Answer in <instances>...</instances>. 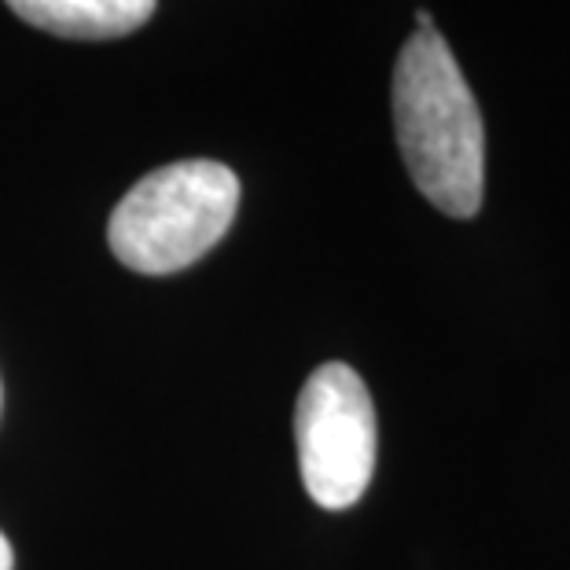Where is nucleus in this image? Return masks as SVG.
Masks as SVG:
<instances>
[{
	"instance_id": "f257e3e1",
	"label": "nucleus",
	"mask_w": 570,
	"mask_h": 570,
	"mask_svg": "<svg viewBox=\"0 0 570 570\" xmlns=\"http://www.w3.org/2000/svg\"><path fill=\"white\" fill-rule=\"evenodd\" d=\"M394 129L405 169L449 217H475L487 180V132L464 70L439 30H416L394 67Z\"/></svg>"
},
{
	"instance_id": "f03ea898",
	"label": "nucleus",
	"mask_w": 570,
	"mask_h": 570,
	"mask_svg": "<svg viewBox=\"0 0 570 570\" xmlns=\"http://www.w3.org/2000/svg\"><path fill=\"white\" fill-rule=\"evenodd\" d=\"M239 206V177L222 163L188 159L140 177L115 206L107 244L132 273L188 269L222 244Z\"/></svg>"
},
{
	"instance_id": "7ed1b4c3",
	"label": "nucleus",
	"mask_w": 570,
	"mask_h": 570,
	"mask_svg": "<svg viewBox=\"0 0 570 570\" xmlns=\"http://www.w3.org/2000/svg\"><path fill=\"white\" fill-rule=\"evenodd\" d=\"M298 468L309 497L343 512L365 497L375 471V409L365 380L327 361L309 375L295 409Z\"/></svg>"
},
{
	"instance_id": "20e7f679",
	"label": "nucleus",
	"mask_w": 570,
	"mask_h": 570,
	"mask_svg": "<svg viewBox=\"0 0 570 570\" xmlns=\"http://www.w3.org/2000/svg\"><path fill=\"white\" fill-rule=\"evenodd\" d=\"M159 0H8L30 27L67 41H111L140 30Z\"/></svg>"
},
{
	"instance_id": "39448f33",
	"label": "nucleus",
	"mask_w": 570,
	"mask_h": 570,
	"mask_svg": "<svg viewBox=\"0 0 570 570\" xmlns=\"http://www.w3.org/2000/svg\"><path fill=\"white\" fill-rule=\"evenodd\" d=\"M0 570H11V549H8L4 533H0Z\"/></svg>"
},
{
	"instance_id": "423d86ee",
	"label": "nucleus",
	"mask_w": 570,
	"mask_h": 570,
	"mask_svg": "<svg viewBox=\"0 0 570 570\" xmlns=\"http://www.w3.org/2000/svg\"><path fill=\"white\" fill-rule=\"evenodd\" d=\"M416 22H420V30H434L431 11H428V8H420V11H416Z\"/></svg>"
}]
</instances>
